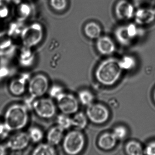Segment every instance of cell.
<instances>
[{
  "label": "cell",
  "mask_w": 155,
  "mask_h": 155,
  "mask_svg": "<svg viewBox=\"0 0 155 155\" xmlns=\"http://www.w3.org/2000/svg\"><path fill=\"white\" fill-rule=\"evenodd\" d=\"M120 61L110 58L102 61L96 71V77L99 82L107 86L116 83L122 72Z\"/></svg>",
  "instance_id": "cell-1"
},
{
  "label": "cell",
  "mask_w": 155,
  "mask_h": 155,
  "mask_svg": "<svg viewBox=\"0 0 155 155\" xmlns=\"http://www.w3.org/2000/svg\"><path fill=\"white\" fill-rule=\"evenodd\" d=\"M28 120L27 107L21 104H15L9 107L5 112L4 124L10 131H15L25 127Z\"/></svg>",
  "instance_id": "cell-2"
},
{
  "label": "cell",
  "mask_w": 155,
  "mask_h": 155,
  "mask_svg": "<svg viewBox=\"0 0 155 155\" xmlns=\"http://www.w3.org/2000/svg\"><path fill=\"white\" fill-rule=\"evenodd\" d=\"M21 35L24 47L31 48L37 46L42 40L43 28L39 23H33L24 28Z\"/></svg>",
  "instance_id": "cell-3"
},
{
  "label": "cell",
  "mask_w": 155,
  "mask_h": 155,
  "mask_svg": "<svg viewBox=\"0 0 155 155\" xmlns=\"http://www.w3.org/2000/svg\"><path fill=\"white\" fill-rule=\"evenodd\" d=\"M85 139L82 133L78 130L68 132L64 137L63 147L67 154L77 155L84 147Z\"/></svg>",
  "instance_id": "cell-4"
},
{
  "label": "cell",
  "mask_w": 155,
  "mask_h": 155,
  "mask_svg": "<svg viewBox=\"0 0 155 155\" xmlns=\"http://www.w3.org/2000/svg\"><path fill=\"white\" fill-rule=\"evenodd\" d=\"M140 35V30L133 24L120 26L117 28L115 31V36L117 40L124 46L130 44Z\"/></svg>",
  "instance_id": "cell-5"
},
{
  "label": "cell",
  "mask_w": 155,
  "mask_h": 155,
  "mask_svg": "<svg viewBox=\"0 0 155 155\" xmlns=\"http://www.w3.org/2000/svg\"><path fill=\"white\" fill-rule=\"evenodd\" d=\"M32 108L37 115L42 118H51L56 113V106L49 98L36 99Z\"/></svg>",
  "instance_id": "cell-6"
},
{
  "label": "cell",
  "mask_w": 155,
  "mask_h": 155,
  "mask_svg": "<svg viewBox=\"0 0 155 155\" xmlns=\"http://www.w3.org/2000/svg\"><path fill=\"white\" fill-rule=\"evenodd\" d=\"M48 88V80L46 76L41 74L34 76L29 82L30 95L31 97L35 99L43 96Z\"/></svg>",
  "instance_id": "cell-7"
},
{
  "label": "cell",
  "mask_w": 155,
  "mask_h": 155,
  "mask_svg": "<svg viewBox=\"0 0 155 155\" xmlns=\"http://www.w3.org/2000/svg\"><path fill=\"white\" fill-rule=\"evenodd\" d=\"M56 99L58 107L62 113L70 115L76 113L78 110V101L71 94L63 93Z\"/></svg>",
  "instance_id": "cell-8"
},
{
  "label": "cell",
  "mask_w": 155,
  "mask_h": 155,
  "mask_svg": "<svg viewBox=\"0 0 155 155\" xmlns=\"http://www.w3.org/2000/svg\"><path fill=\"white\" fill-rule=\"evenodd\" d=\"M86 113L90 120L96 124H101L106 122L109 116L107 109L100 104L92 103L89 105Z\"/></svg>",
  "instance_id": "cell-9"
},
{
  "label": "cell",
  "mask_w": 155,
  "mask_h": 155,
  "mask_svg": "<svg viewBox=\"0 0 155 155\" xmlns=\"http://www.w3.org/2000/svg\"><path fill=\"white\" fill-rule=\"evenodd\" d=\"M30 141L28 133L22 131L18 132L9 139L6 147L14 151H19L26 148Z\"/></svg>",
  "instance_id": "cell-10"
},
{
  "label": "cell",
  "mask_w": 155,
  "mask_h": 155,
  "mask_svg": "<svg viewBox=\"0 0 155 155\" xmlns=\"http://www.w3.org/2000/svg\"><path fill=\"white\" fill-rule=\"evenodd\" d=\"M115 13L121 20H128L135 15L134 8L131 3L126 0H120L116 4Z\"/></svg>",
  "instance_id": "cell-11"
},
{
  "label": "cell",
  "mask_w": 155,
  "mask_h": 155,
  "mask_svg": "<svg viewBox=\"0 0 155 155\" xmlns=\"http://www.w3.org/2000/svg\"><path fill=\"white\" fill-rule=\"evenodd\" d=\"M96 45L99 52L102 55H110L116 50L114 42L110 38L106 36L99 38Z\"/></svg>",
  "instance_id": "cell-12"
},
{
  "label": "cell",
  "mask_w": 155,
  "mask_h": 155,
  "mask_svg": "<svg viewBox=\"0 0 155 155\" xmlns=\"http://www.w3.org/2000/svg\"><path fill=\"white\" fill-rule=\"evenodd\" d=\"M27 76V75H22L11 81L9 85V90L12 94L16 96L24 94L26 91L27 81L28 79Z\"/></svg>",
  "instance_id": "cell-13"
},
{
  "label": "cell",
  "mask_w": 155,
  "mask_h": 155,
  "mask_svg": "<svg viewBox=\"0 0 155 155\" xmlns=\"http://www.w3.org/2000/svg\"><path fill=\"white\" fill-rule=\"evenodd\" d=\"M155 17V10L147 8L138 10L135 14V21L139 25H145L153 21Z\"/></svg>",
  "instance_id": "cell-14"
},
{
  "label": "cell",
  "mask_w": 155,
  "mask_h": 155,
  "mask_svg": "<svg viewBox=\"0 0 155 155\" xmlns=\"http://www.w3.org/2000/svg\"><path fill=\"white\" fill-rule=\"evenodd\" d=\"M64 130L59 126L51 128L47 135V141L53 146L58 145L63 139Z\"/></svg>",
  "instance_id": "cell-15"
},
{
  "label": "cell",
  "mask_w": 155,
  "mask_h": 155,
  "mask_svg": "<svg viewBox=\"0 0 155 155\" xmlns=\"http://www.w3.org/2000/svg\"><path fill=\"white\" fill-rule=\"evenodd\" d=\"M35 56L31 48L24 47L21 49L19 57V62L22 67H29L33 64Z\"/></svg>",
  "instance_id": "cell-16"
},
{
  "label": "cell",
  "mask_w": 155,
  "mask_h": 155,
  "mask_svg": "<svg viewBox=\"0 0 155 155\" xmlns=\"http://www.w3.org/2000/svg\"><path fill=\"white\" fill-rule=\"evenodd\" d=\"M117 138L112 133H106L101 135L98 140V145L101 148L108 150L113 148L117 142Z\"/></svg>",
  "instance_id": "cell-17"
},
{
  "label": "cell",
  "mask_w": 155,
  "mask_h": 155,
  "mask_svg": "<svg viewBox=\"0 0 155 155\" xmlns=\"http://www.w3.org/2000/svg\"><path fill=\"white\" fill-rule=\"evenodd\" d=\"M84 32L89 38L98 39L101 35V29L98 24L94 22H91L86 24L84 28Z\"/></svg>",
  "instance_id": "cell-18"
},
{
  "label": "cell",
  "mask_w": 155,
  "mask_h": 155,
  "mask_svg": "<svg viewBox=\"0 0 155 155\" xmlns=\"http://www.w3.org/2000/svg\"><path fill=\"white\" fill-rule=\"evenodd\" d=\"M34 155H54L56 151L54 146L49 143H41L38 145L33 151Z\"/></svg>",
  "instance_id": "cell-19"
},
{
  "label": "cell",
  "mask_w": 155,
  "mask_h": 155,
  "mask_svg": "<svg viewBox=\"0 0 155 155\" xmlns=\"http://www.w3.org/2000/svg\"><path fill=\"white\" fill-rule=\"evenodd\" d=\"M127 153L130 155H140L143 153L141 145L136 141H130L126 146Z\"/></svg>",
  "instance_id": "cell-20"
},
{
  "label": "cell",
  "mask_w": 155,
  "mask_h": 155,
  "mask_svg": "<svg viewBox=\"0 0 155 155\" xmlns=\"http://www.w3.org/2000/svg\"><path fill=\"white\" fill-rule=\"evenodd\" d=\"M72 126L78 129L84 128L87 124V117L82 112L77 113L72 118Z\"/></svg>",
  "instance_id": "cell-21"
},
{
  "label": "cell",
  "mask_w": 155,
  "mask_h": 155,
  "mask_svg": "<svg viewBox=\"0 0 155 155\" xmlns=\"http://www.w3.org/2000/svg\"><path fill=\"white\" fill-rule=\"evenodd\" d=\"M58 126L65 130L68 129L72 126V118L70 117L68 115L62 113L57 117Z\"/></svg>",
  "instance_id": "cell-22"
},
{
  "label": "cell",
  "mask_w": 155,
  "mask_h": 155,
  "mask_svg": "<svg viewBox=\"0 0 155 155\" xmlns=\"http://www.w3.org/2000/svg\"><path fill=\"white\" fill-rule=\"evenodd\" d=\"M18 9V21L21 22L25 20L30 16L31 12L30 7L26 3L21 4Z\"/></svg>",
  "instance_id": "cell-23"
},
{
  "label": "cell",
  "mask_w": 155,
  "mask_h": 155,
  "mask_svg": "<svg viewBox=\"0 0 155 155\" xmlns=\"http://www.w3.org/2000/svg\"><path fill=\"white\" fill-rule=\"evenodd\" d=\"M30 139L34 143H38L42 140L44 137L43 131L37 127H32L28 132Z\"/></svg>",
  "instance_id": "cell-24"
},
{
  "label": "cell",
  "mask_w": 155,
  "mask_h": 155,
  "mask_svg": "<svg viewBox=\"0 0 155 155\" xmlns=\"http://www.w3.org/2000/svg\"><path fill=\"white\" fill-rule=\"evenodd\" d=\"M12 45L11 37L8 32H0V50H3L11 47Z\"/></svg>",
  "instance_id": "cell-25"
},
{
  "label": "cell",
  "mask_w": 155,
  "mask_h": 155,
  "mask_svg": "<svg viewBox=\"0 0 155 155\" xmlns=\"http://www.w3.org/2000/svg\"><path fill=\"white\" fill-rule=\"evenodd\" d=\"M120 64L122 69L129 70L132 69L136 65V60L131 56H125L120 61Z\"/></svg>",
  "instance_id": "cell-26"
},
{
  "label": "cell",
  "mask_w": 155,
  "mask_h": 155,
  "mask_svg": "<svg viewBox=\"0 0 155 155\" xmlns=\"http://www.w3.org/2000/svg\"><path fill=\"white\" fill-rule=\"evenodd\" d=\"M80 101L83 105L89 106L92 104L94 100V97L91 92L88 91L83 90L78 94Z\"/></svg>",
  "instance_id": "cell-27"
},
{
  "label": "cell",
  "mask_w": 155,
  "mask_h": 155,
  "mask_svg": "<svg viewBox=\"0 0 155 155\" xmlns=\"http://www.w3.org/2000/svg\"><path fill=\"white\" fill-rule=\"evenodd\" d=\"M22 27L23 26L21 21L13 22L10 25L7 32L11 37H17L18 35L21 34L23 29Z\"/></svg>",
  "instance_id": "cell-28"
},
{
  "label": "cell",
  "mask_w": 155,
  "mask_h": 155,
  "mask_svg": "<svg viewBox=\"0 0 155 155\" xmlns=\"http://www.w3.org/2000/svg\"><path fill=\"white\" fill-rule=\"evenodd\" d=\"M50 4L55 10L61 11L67 7V0H50Z\"/></svg>",
  "instance_id": "cell-29"
},
{
  "label": "cell",
  "mask_w": 155,
  "mask_h": 155,
  "mask_svg": "<svg viewBox=\"0 0 155 155\" xmlns=\"http://www.w3.org/2000/svg\"><path fill=\"white\" fill-rule=\"evenodd\" d=\"M112 133L117 140H121L126 137L127 134V130L126 128L124 127L119 126L114 129Z\"/></svg>",
  "instance_id": "cell-30"
},
{
  "label": "cell",
  "mask_w": 155,
  "mask_h": 155,
  "mask_svg": "<svg viewBox=\"0 0 155 155\" xmlns=\"http://www.w3.org/2000/svg\"><path fill=\"white\" fill-rule=\"evenodd\" d=\"M64 93L63 90L61 86L54 85L49 90V95L51 97L57 99L60 95Z\"/></svg>",
  "instance_id": "cell-31"
},
{
  "label": "cell",
  "mask_w": 155,
  "mask_h": 155,
  "mask_svg": "<svg viewBox=\"0 0 155 155\" xmlns=\"http://www.w3.org/2000/svg\"><path fill=\"white\" fill-rule=\"evenodd\" d=\"M9 132L10 131L6 127L4 123H2L0 121V137H5L8 136Z\"/></svg>",
  "instance_id": "cell-32"
},
{
  "label": "cell",
  "mask_w": 155,
  "mask_h": 155,
  "mask_svg": "<svg viewBox=\"0 0 155 155\" xmlns=\"http://www.w3.org/2000/svg\"><path fill=\"white\" fill-rule=\"evenodd\" d=\"M145 152L147 155H155V141L151 142L148 145Z\"/></svg>",
  "instance_id": "cell-33"
},
{
  "label": "cell",
  "mask_w": 155,
  "mask_h": 155,
  "mask_svg": "<svg viewBox=\"0 0 155 155\" xmlns=\"http://www.w3.org/2000/svg\"><path fill=\"white\" fill-rule=\"evenodd\" d=\"M9 14V9L6 6L0 7V18H4L8 17Z\"/></svg>",
  "instance_id": "cell-34"
},
{
  "label": "cell",
  "mask_w": 155,
  "mask_h": 155,
  "mask_svg": "<svg viewBox=\"0 0 155 155\" xmlns=\"http://www.w3.org/2000/svg\"><path fill=\"white\" fill-rule=\"evenodd\" d=\"M7 153V147L0 144V155H5Z\"/></svg>",
  "instance_id": "cell-35"
},
{
  "label": "cell",
  "mask_w": 155,
  "mask_h": 155,
  "mask_svg": "<svg viewBox=\"0 0 155 155\" xmlns=\"http://www.w3.org/2000/svg\"><path fill=\"white\" fill-rule=\"evenodd\" d=\"M2 0H0V7L2 6Z\"/></svg>",
  "instance_id": "cell-36"
},
{
  "label": "cell",
  "mask_w": 155,
  "mask_h": 155,
  "mask_svg": "<svg viewBox=\"0 0 155 155\" xmlns=\"http://www.w3.org/2000/svg\"><path fill=\"white\" fill-rule=\"evenodd\" d=\"M8 2H9L11 1H15V0H6Z\"/></svg>",
  "instance_id": "cell-37"
},
{
  "label": "cell",
  "mask_w": 155,
  "mask_h": 155,
  "mask_svg": "<svg viewBox=\"0 0 155 155\" xmlns=\"http://www.w3.org/2000/svg\"><path fill=\"white\" fill-rule=\"evenodd\" d=\"M154 99H155V92H154Z\"/></svg>",
  "instance_id": "cell-38"
},
{
  "label": "cell",
  "mask_w": 155,
  "mask_h": 155,
  "mask_svg": "<svg viewBox=\"0 0 155 155\" xmlns=\"http://www.w3.org/2000/svg\"><path fill=\"white\" fill-rule=\"evenodd\" d=\"M138 1H144V0H138Z\"/></svg>",
  "instance_id": "cell-39"
}]
</instances>
